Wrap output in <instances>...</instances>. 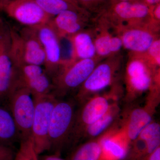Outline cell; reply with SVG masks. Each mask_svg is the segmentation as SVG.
<instances>
[{"label": "cell", "mask_w": 160, "mask_h": 160, "mask_svg": "<svg viewBox=\"0 0 160 160\" xmlns=\"http://www.w3.org/2000/svg\"><path fill=\"white\" fill-rule=\"evenodd\" d=\"M131 53L125 73V100L128 103L160 86V68L150 62L145 53Z\"/></svg>", "instance_id": "1"}, {"label": "cell", "mask_w": 160, "mask_h": 160, "mask_svg": "<svg viewBox=\"0 0 160 160\" xmlns=\"http://www.w3.org/2000/svg\"><path fill=\"white\" fill-rule=\"evenodd\" d=\"M99 59L63 60L51 78L52 93L57 98L62 97L70 92L78 90L98 64Z\"/></svg>", "instance_id": "2"}, {"label": "cell", "mask_w": 160, "mask_h": 160, "mask_svg": "<svg viewBox=\"0 0 160 160\" xmlns=\"http://www.w3.org/2000/svg\"><path fill=\"white\" fill-rule=\"evenodd\" d=\"M119 56H111L97 65L86 81L78 89L75 100L82 105L94 95L117 85L122 67Z\"/></svg>", "instance_id": "3"}, {"label": "cell", "mask_w": 160, "mask_h": 160, "mask_svg": "<svg viewBox=\"0 0 160 160\" xmlns=\"http://www.w3.org/2000/svg\"><path fill=\"white\" fill-rule=\"evenodd\" d=\"M74 101L58 100L52 112L48 133L49 152L60 154L70 141L76 111Z\"/></svg>", "instance_id": "4"}, {"label": "cell", "mask_w": 160, "mask_h": 160, "mask_svg": "<svg viewBox=\"0 0 160 160\" xmlns=\"http://www.w3.org/2000/svg\"><path fill=\"white\" fill-rule=\"evenodd\" d=\"M10 51L15 67L23 65L44 66L45 55L34 28L17 32L10 28Z\"/></svg>", "instance_id": "5"}, {"label": "cell", "mask_w": 160, "mask_h": 160, "mask_svg": "<svg viewBox=\"0 0 160 160\" xmlns=\"http://www.w3.org/2000/svg\"><path fill=\"white\" fill-rule=\"evenodd\" d=\"M113 86L109 93L94 95L82 105L76 112L73 128L70 141L76 139L81 131L102 117L114 102L118 101L121 91L120 87Z\"/></svg>", "instance_id": "6"}, {"label": "cell", "mask_w": 160, "mask_h": 160, "mask_svg": "<svg viewBox=\"0 0 160 160\" xmlns=\"http://www.w3.org/2000/svg\"><path fill=\"white\" fill-rule=\"evenodd\" d=\"M7 100L9 111L19 134L20 141L28 138L31 135L35 108L34 96L27 88L16 85Z\"/></svg>", "instance_id": "7"}, {"label": "cell", "mask_w": 160, "mask_h": 160, "mask_svg": "<svg viewBox=\"0 0 160 160\" xmlns=\"http://www.w3.org/2000/svg\"><path fill=\"white\" fill-rule=\"evenodd\" d=\"M35 108L31 137L39 155L49 151L48 133L52 112L57 98L52 94L35 97Z\"/></svg>", "instance_id": "8"}, {"label": "cell", "mask_w": 160, "mask_h": 160, "mask_svg": "<svg viewBox=\"0 0 160 160\" xmlns=\"http://www.w3.org/2000/svg\"><path fill=\"white\" fill-rule=\"evenodd\" d=\"M160 101V92L151 90L148 92L144 106L133 108L125 114L120 129L129 145L138 137L143 129L153 121Z\"/></svg>", "instance_id": "9"}, {"label": "cell", "mask_w": 160, "mask_h": 160, "mask_svg": "<svg viewBox=\"0 0 160 160\" xmlns=\"http://www.w3.org/2000/svg\"><path fill=\"white\" fill-rule=\"evenodd\" d=\"M0 10L21 25L30 28L48 24L52 18L35 0H6L0 2Z\"/></svg>", "instance_id": "10"}, {"label": "cell", "mask_w": 160, "mask_h": 160, "mask_svg": "<svg viewBox=\"0 0 160 160\" xmlns=\"http://www.w3.org/2000/svg\"><path fill=\"white\" fill-rule=\"evenodd\" d=\"M10 28L0 18V103L8 99L16 80V69L10 51Z\"/></svg>", "instance_id": "11"}, {"label": "cell", "mask_w": 160, "mask_h": 160, "mask_svg": "<svg viewBox=\"0 0 160 160\" xmlns=\"http://www.w3.org/2000/svg\"><path fill=\"white\" fill-rule=\"evenodd\" d=\"M158 24L142 23L121 27V37L123 47L131 52L146 53L153 42L157 39Z\"/></svg>", "instance_id": "12"}, {"label": "cell", "mask_w": 160, "mask_h": 160, "mask_svg": "<svg viewBox=\"0 0 160 160\" xmlns=\"http://www.w3.org/2000/svg\"><path fill=\"white\" fill-rule=\"evenodd\" d=\"M34 28L45 53L43 67L51 79L57 72L64 60L62 57L61 39L49 23Z\"/></svg>", "instance_id": "13"}, {"label": "cell", "mask_w": 160, "mask_h": 160, "mask_svg": "<svg viewBox=\"0 0 160 160\" xmlns=\"http://www.w3.org/2000/svg\"><path fill=\"white\" fill-rule=\"evenodd\" d=\"M86 21L78 8L61 12L52 18L49 23L61 39L68 38L85 29Z\"/></svg>", "instance_id": "14"}, {"label": "cell", "mask_w": 160, "mask_h": 160, "mask_svg": "<svg viewBox=\"0 0 160 160\" xmlns=\"http://www.w3.org/2000/svg\"><path fill=\"white\" fill-rule=\"evenodd\" d=\"M121 111L118 101L114 102L102 117L81 131L75 142L82 138L93 139L102 135L115 125L121 114Z\"/></svg>", "instance_id": "15"}, {"label": "cell", "mask_w": 160, "mask_h": 160, "mask_svg": "<svg viewBox=\"0 0 160 160\" xmlns=\"http://www.w3.org/2000/svg\"><path fill=\"white\" fill-rule=\"evenodd\" d=\"M71 46V59H89L97 57L94 38L88 30H84L68 38Z\"/></svg>", "instance_id": "16"}, {"label": "cell", "mask_w": 160, "mask_h": 160, "mask_svg": "<svg viewBox=\"0 0 160 160\" xmlns=\"http://www.w3.org/2000/svg\"><path fill=\"white\" fill-rule=\"evenodd\" d=\"M114 12L122 21L129 22V25L144 23L141 22L149 14L148 6L142 3L121 2L116 5Z\"/></svg>", "instance_id": "17"}, {"label": "cell", "mask_w": 160, "mask_h": 160, "mask_svg": "<svg viewBox=\"0 0 160 160\" xmlns=\"http://www.w3.org/2000/svg\"><path fill=\"white\" fill-rule=\"evenodd\" d=\"M18 140L19 134L11 112L0 105V143L12 146Z\"/></svg>", "instance_id": "18"}, {"label": "cell", "mask_w": 160, "mask_h": 160, "mask_svg": "<svg viewBox=\"0 0 160 160\" xmlns=\"http://www.w3.org/2000/svg\"><path fill=\"white\" fill-rule=\"evenodd\" d=\"M102 154L100 137L89 140L78 147L69 160H100Z\"/></svg>", "instance_id": "19"}, {"label": "cell", "mask_w": 160, "mask_h": 160, "mask_svg": "<svg viewBox=\"0 0 160 160\" xmlns=\"http://www.w3.org/2000/svg\"><path fill=\"white\" fill-rule=\"evenodd\" d=\"M16 85L27 88L34 97L50 94L52 90L51 78L46 72L37 77L16 82Z\"/></svg>", "instance_id": "20"}, {"label": "cell", "mask_w": 160, "mask_h": 160, "mask_svg": "<svg viewBox=\"0 0 160 160\" xmlns=\"http://www.w3.org/2000/svg\"><path fill=\"white\" fill-rule=\"evenodd\" d=\"M43 11L53 18L61 12L78 8L77 5L67 0H35Z\"/></svg>", "instance_id": "21"}, {"label": "cell", "mask_w": 160, "mask_h": 160, "mask_svg": "<svg viewBox=\"0 0 160 160\" xmlns=\"http://www.w3.org/2000/svg\"><path fill=\"white\" fill-rule=\"evenodd\" d=\"M20 142L18 150L16 152L13 160H40L31 137L21 140Z\"/></svg>", "instance_id": "22"}, {"label": "cell", "mask_w": 160, "mask_h": 160, "mask_svg": "<svg viewBox=\"0 0 160 160\" xmlns=\"http://www.w3.org/2000/svg\"><path fill=\"white\" fill-rule=\"evenodd\" d=\"M112 36L106 30L101 31L94 38L96 55L99 58L112 56L110 52V40Z\"/></svg>", "instance_id": "23"}, {"label": "cell", "mask_w": 160, "mask_h": 160, "mask_svg": "<svg viewBox=\"0 0 160 160\" xmlns=\"http://www.w3.org/2000/svg\"><path fill=\"white\" fill-rule=\"evenodd\" d=\"M146 56L155 66L160 68V40L158 38L146 52Z\"/></svg>", "instance_id": "24"}, {"label": "cell", "mask_w": 160, "mask_h": 160, "mask_svg": "<svg viewBox=\"0 0 160 160\" xmlns=\"http://www.w3.org/2000/svg\"><path fill=\"white\" fill-rule=\"evenodd\" d=\"M15 153L12 146L0 143V160H13Z\"/></svg>", "instance_id": "25"}, {"label": "cell", "mask_w": 160, "mask_h": 160, "mask_svg": "<svg viewBox=\"0 0 160 160\" xmlns=\"http://www.w3.org/2000/svg\"><path fill=\"white\" fill-rule=\"evenodd\" d=\"M122 47V41L121 37L119 35L112 36L110 40V52L112 55L118 53Z\"/></svg>", "instance_id": "26"}, {"label": "cell", "mask_w": 160, "mask_h": 160, "mask_svg": "<svg viewBox=\"0 0 160 160\" xmlns=\"http://www.w3.org/2000/svg\"><path fill=\"white\" fill-rule=\"evenodd\" d=\"M39 159L40 160H65L61 158L59 155L53 153L42 156Z\"/></svg>", "instance_id": "27"}, {"label": "cell", "mask_w": 160, "mask_h": 160, "mask_svg": "<svg viewBox=\"0 0 160 160\" xmlns=\"http://www.w3.org/2000/svg\"><path fill=\"white\" fill-rule=\"evenodd\" d=\"M146 160H160V146L151 153Z\"/></svg>", "instance_id": "28"}, {"label": "cell", "mask_w": 160, "mask_h": 160, "mask_svg": "<svg viewBox=\"0 0 160 160\" xmlns=\"http://www.w3.org/2000/svg\"><path fill=\"white\" fill-rule=\"evenodd\" d=\"M154 16L155 18L158 21L160 22V5H158L156 8L155 9L154 12Z\"/></svg>", "instance_id": "29"}, {"label": "cell", "mask_w": 160, "mask_h": 160, "mask_svg": "<svg viewBox=\"0 0 160 160\" xmlns=\"http://www.w3.org/2000/svg\"><path fill=\"white\" fill-rule=\"evenodd\" d=\"M77 3L78 2L82 4L83 5H86V4H89L90 2H94V1H101L103 0H76Z\"/></svg>", "instance_id": "30"}, {"label": "cell", "mask_w": 160, "mask_h": 160, "mask_svg": "<svg viewBox=\"0 0 160 160\" xmlns=\"http://www.w3.org/2000/svg\"><path fill=\"white\" fill-rule=\"evenodd\" d=\"M146 2L150 5H155L158 4L160 0H146Z\"/></svg>", "instance_id": "31"}, {"label": "cell", "mask_w": 160, "mask_h": 160, "mask_svg": "<svg viewBox=\"0 0 160 160\" xmlns=\"http://www.w3.org/2000/svg\"><path fill=\"white\" fill-rule=\"evenodd\" d=\"M67 1H69V2H71L72 3H74V4L77 5V2L76 0H67Z\"/></svg>", "instance_id": "32"}, {"label": "cell", "mask_w": 160, "mask_h": 160, "mask_svg": "<svg viewBox=\"0 0 160 160\" xmlns=\"http://www.w3.org/2000/svg\"><path fill=\"white\" fill-rule=\"evenodd\" d=\"M121 2H129L130 0H120Z\"/></svg>", "instance_id": "33"}, {"label": "cell", "mask_w": 160, "mask_h": 160, "mask_svg": "<svg viewBox=\"0 0 160 160\" xmlns=\"http://www.w3.org/2000/svg\"><path fill=\"white\" fill-rule=\"evenodd\" d=\"M6 1V0H0V2H2V1Z\"/></svg>", "instance_id": "34"}]
</instances>
